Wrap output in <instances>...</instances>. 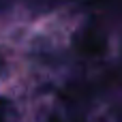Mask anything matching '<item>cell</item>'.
<instances>
[{"instance_id": "cell-4", "label": "cell", "mask_w": 122, "mask_h": 122, "mask_svg": "<svg viewBox=\"0 0 122 122\" xmlns=\"http://www.w3.org/2000/svg\"><path fill=\"white\" fill-rule=\"evenodd\" d=\"M0 2H2V0H0Z\"/></svg>"}, {"instance_id": "cell-3", "label": "cell", "mask_w": 122, "mask_h": 122, "mask_svg": "<svg viewBox=\"0 0 122 122\" xmlns=\"http://www.w3.org/2000/svg\"><path fill=\"white\" fill-rule=\"evenodd\" d=\"M51 122H60V120H51Z\"/></svg>"}, {"instance_id": "cell-1", "label": "cell", "mask_w": 122, "mask_h": 122, "mask_svg": "<svg viewBox=\"0 0 122 122\" xmlns=\"http://www.w3.org/2000/svg\"><path fill=\"white\" fill-rule=\"evenodd\" d=\"M75 49L81 56H88V58L103 56L107 51V34L97 24H86L75 34Z\"/></svg>"}, {"instance_id": "cell-2", "label": "cell", "mask_w": 122, "mask_h": 122, "mask_svg": "<svg viewBox=\"0 0 122 122\" xmlns=\"http://www.w3.org/2000/svg\"><path fill=\"white\" fill-rule=\"evenodd\" d=\"M17 120V114H15V107L9 99H2L0 97V122H15Z\"/></svg>"}]
</instances>
